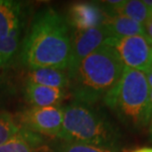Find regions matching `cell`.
Returning a JSON list of instances; mask_svg holds the SVG:
<instances>
[{"instance_id":"1","label":"cell","mask_w":152,"mask_h":152,"mask_svg":"<svg viewBox=\"0 0 152 152\" xmlns=\"http://www.w3.org/2000/svg\"><path fill=\"white\" fill-rule=\"evenodd\" d=\"M71 42L65 18L53 8H42L32 20L21 47V60L29 69L51 67L67 71Z\"/></svg>"},{"instance_id":"2","label":"cell","mask_w":152,"mask_h":152,"mask_svg":"<svg viewBox=\"0 0 152 152\" xmlns=\"http://www.w3.org/2000/svg\"><path fill=\"white\" fill-rule=\"evenodd\" d=\"M124 69L115 50L107 44L94 50L81 61L69 78L74 101L92 106L118 84Z\"/></svg>"},{"instance_id":"3","label":"cell","mask_w":152,"mask_h":152,"mask_svg":"<svg viewBox=\"0 0 152 152\" xmlns=\"http://www.w3.org/2000/svg\"><path fill=\"white\" fill-rule=\"evenodd\" d=\"M150 88L145 73L124 67L118 84L104 98V103L124 126L133 130L148 126Z\"/></svg>"},{"instance_id":"4","label":"cell","mask_w":152,"mask_h":152,"mask_svg":"<svg viewBox=\"0 0 152 152\" xmlns=\"http://www.w3.org/2000/svg\"><path fill=\"white\" fill-rule=\"evenodd\" d=\"M57 138L107 147H118L121 134L115 126L91 106L73 101L63 108L62 127Z\"/></svg>"},{"instance_id":"5","label":"cell","mask_w":152,"mask_h":152,"mask_svg":"<svg viewBox=\"0 0 152 152\" xmlns=\"http://www.w3.org/2000/svg\"><path fill=\"white\" fill-rule=\"evenodd\" d=\"M25 16L24 3L0 0V80L20 50Z\"/></svg>"},{"instance_id":"6","label":"cell","mask_w":152,"mask_h":152,"mask_svg":"<svg viewBox=\"0 0 152 152\" xmlns=\"http://www.w3.org/2000/svg\"><path fill=\"white\" fill-rule=\"evenodd\" d=\"M105 44L115 48L124 67L143 73L152 70V42L146 36L109 38Z\"/></svg>"},{"instance_id":"7","label":"cell","mask_w":152,"mask_h":152,"mask_svg":"<svg viewBox=\"0 0 152 152\" xmlns=\"http://www.w3.org/2000/svg\"><path fill=\"white\" fill-rule=\"evenodd\" d=\"M18 124L37 134L56 137L62 127L63 108L31 107L16 115Z\"/></svg>"},{"instance_id":"8","label":"cell","mask_w":152,"mask_h":152,"mask_svg":"<svg viewBox=\"0 0 152 152\" xmlns=\"http://www.w3.org/2000/svg\"><path fill=\"white\" fill-rule=\"evenodd\" d=\"M109 38H111L110 34L104 25L86 31H75L71 42V53L67 68L68 77H71L82 60L104 45Z\"/></svg>"},{"instance_id":"9","label":"cell","mask_w":152,"mask_h":152,"mask_svg":"<svg viewBox=\"0 0 152 152\" xmlns=\"http://www.w3.org/2000/svg\"><path fill=\"white\" fill-rule=\"evenodd\" d=\"M107 13L102 5L93 2H77L69 7L67 21L75 31H86L105 23Z\"/></svg>"},{"instance_id":"10","label":"cell","mask_w":152,"mask_h":152,"mask_svg":"<svg viewBox=\"0 0 152 152\" xmlns=\"http://www.w3.org/2000/svg\"><path fill=\"white\" fill-rule=\"evenodd\" d=\"M25 97L32 107H59V104L66 97V90L26 82Z\"/></svg>"},{"instance_id":"11","label":"cell","mask_w":152,"mask_h":152,"mask_svg":"<svg viewBox=\"0 0 152 152\" xmlns=\"http://www.w3.org/2000/svg\"><path fill=\"white\" fill-rule=\"evenodd\" d=\"M103 25L106 27L111 38L146 36L143 25L121 14L107 13V18Z\"/></svg>"},{"instance_id":"12","label":"cell","mask_w":152,"mask_h":152,"mask_svg":"<svg viewBox=\"0 0 152 152\" xmlns=\"http://www.w3.org/2000/svg\"><path fill=\"white\" fill-rule=\"evenodd\" d=\"M27 82L42 86L66 90L69 88V77L67 71L58 68L44 67L30 69Z\"/></svg>"},{"instance_id":"13","label":"cell","mask_w":152,"mask_h":152,"mask_svg":"<svg viewBox=\"0 0 152 152\" xmlns=\"http://www.w3.org/2000/svg\"><path fill=\"white\" fill-rule=\"evenodd\" d=\"M41 135L24 129L0 145V152H33V147L39 146Z\"/></svg>"},{"instance_id":"14","label":"cell","mask_w":152,"mask_h":152,"mask_svg":"<svg viewBox=\"0 0 152 152\" xmlns=\"http://www.w3.org/2000/svg\"><path fill=\"white\" fill-rule=\"evenodd\" d=\"M115 14H121L126 16L143 26L151 18L149 11L144 5L143 1H137V0H127V1L124 0L123 4L118 7Z\"/></svg>"},{"instance_id":"15","label":"cell","mask_w":152,"mask_h":152,"mask_svg":"<svg viewBox=\"0 0 152 152\" xmlns=\"http://www.w3.org/2000/svg\"><path fill=\"white\" fill-rule=\"evenodd\" d=\"M51 152H120L118 147L99 146V145L61 141L56 144Z\"/></svg>"},{"instance_id":"16","label":"cell","mask_w":152,"mask_h":152,"mask_svg":"<svg viewBox=\"0 0 152 152\" xmlns=\"http://www.w3.org/2000/svg\"><path fill=\"white\" fill-rule=\"evenodd\" d=\"M22 129L16 118L5 111L0 110V145L17 134Z\"/></svg>"},{"instance_id":"17","label":"cell","mask_w":152,"mask_h":152,"mask_svg":"<svg viewBox=\"0 0 152 152\" xmlns=\"http://www.w3.org/2000/svg\"><path fill=\"white\" fill-rule=\"evenodd\" d=\"M144 29H145V33H146L147 38L152 42V17L147 21V23L144 25Z\"/></svg>"},{"instance_id":"18","label":"cell","mask_w":152,"mask_h":152,"mask_svg":"<svg viewBox=\"0 0 152 152\" xmlns=\"http://www.w3.org/2000/svg\"><path fill=\"white\" fill-rule=\"evenodd\" d=\"M152 115V89L149 92V101H148V110H147V117L148 121H150V118ZM149 124V123H148Z\"/></svg>"},{"instance_id":"19","label":"cell","mask_w":152,"mask_h":152,"mask_svg":"<svg viewBox=\"0 0 152 152\" xmlns=\"http://www.w3.org/2000/svg\"><path fill=\"white\" fill-rule=\"evenodd\" d=\"M126 152H152V147H140L132 150H127Z\"/></svg>"},{"instance_id":"20","label":"cell","mask_w":152,"mask_h":152,"mask_svg":"<svg viewBox=\"0 0 152 152\" xmlns=\"http://www.w3.org/2000/svg\"><path fill=\"white\" fill-rule=\"evenodd\" d=\"M143 3H144V5L146 6V8L148 9V11H149V13L152 17V0H144Z\"/></svg>"},{"instance_id":"21","label":"cell","mask_w":152,"mask_h":152,"mask_svg":"<svg viewBox=\"0 0 152 152\" xmlns=\"http://www.w3.org/2000/svg\"><path fill=\"white\" fill-rule=\"evenodd\" d=\"M145 76H146V79H147V83L149 85V88L152 89V70L145 73Z\"/></svg>"},{"instance_id":"22","label":"cell","mask_w":152,"mask_h":152,"mask_svg":"<svg viewBox=\"0 0 152 152\" xmlns=\"http://www.w3.org/2000/svg\"><path fill=\"white\" fill-rule=\"evenodd\" d=\"M148 126H149V140L152 143V115L150 118V121H149V124H148Z\"/></svg>"}]
</instances>
